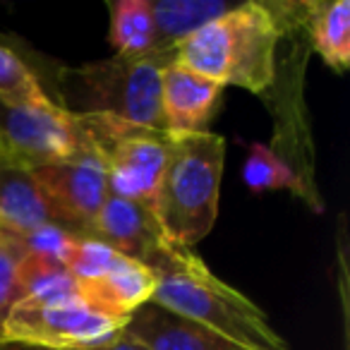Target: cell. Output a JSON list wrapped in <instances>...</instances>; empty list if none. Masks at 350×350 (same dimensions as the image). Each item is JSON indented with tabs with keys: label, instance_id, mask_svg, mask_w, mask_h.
Wrapping results in <instances>:
<instances>
[{
	"label": "cell",
	"instance_id": "cell-1",
	"mask_svg": "<svg viewBox=\"0 0 350 350\" xmlns=\"http://www.w3.org/2000/svg\"><path fill=\"white\" fill-rule=\"evenodd\" d=\"M146 267L156 276L154 305L209 331L230 350H291L269 317L192 250L163 240Z\"/></svg>",
	"mask_w": 350,
	"mask_h": 350
},
{
	"label": "cell",
	"instance_id": "cell-2",
	"mask_svg": "<svg viewBox=\"0 0 350 350\" xmlns=\"http://www.w3.org/2000/svg\"><path fill=\"white\" fill-rule=\"evenodd\" d=\"M283 31L269 3H240L224 17L175 46L173 65L219 87L264 94L276 79V51Z\"/></svg>",
	"mask_w": 350,
	"mask_h": 350
},
{
	"label": "cell",
	"instance_id": "cell-3",
	"mask_svg": "<svg viewBox=\"0 0 350 350\" xmlns=\"http://www.w3.org/2000/svg\"><path fill=\"white\" fill-rule=\"evenodd\" d=\"M226 139L214 132L170 137V154L154 204V219L168 243L197 245L219 216Z\"/></svg>",
	"mask_w": 350,
	"mask_h": 350
},
{
	"label": "cell",
	"instance_id": "cell-4",
	"mask_svg": "<svg viewBox=\"0 0 350 350\" xmlns=\"http://www.w3.org/2000/svg\"><path fill=\"white\" fill-rule=\"evenodd\" d=\"M173 51H154L144 58L113 55L60 72L65 111L79 116H113L149 130L163 127L161 77L173 63Z\"/></svg>",
	"mask_w": 350,
	"mask_h": 350
},
{
	"label": "cell",
	"instance_id": "cell-5",
	"mask_svg": "<svg viewBox=\"0 0 350 350\" xmlns=\"http://www.w3.org/2000/svg\"><path fill=\"white\" fill-rule=\"evenodd\" d=\"M77 116L92 154L101 161L108 192L142 204L154 214L156 195L170 154V137L113 116Z\"/></svg>",
	"mask_w": 350,
	"mask_h": 350
},
{
	"label": "cell",
	"instance_id": "cell-6",
	"mask_svg": "<svg viewBox=\"0 0 350 350\" xmlns=\"http://www.w3.org/2000/svg\"><path fill=\"white\" fill-rule=\"evenodd\" d=\"M127 319L108 317L82 297L63 302L20 300L0 326L3 345L39 350H101L120 338Z\"/></svg>",
	"mask_w": 350,
	"mask_h": 350
},
{
	"label": "cell",
	"instance_id": "cell-7",
	"mask_svg": "<svg viewBox=\"0 0 350 350\" xmlns=\"http://www.w3.org/2000/svg\"><path fill=\"white\" fill-rule=\"evenodd\" d=\"M0 154L3 163L34 170L92 154L77 116L53 98L29 106L0 103Z\"/></svg>",
	"mask_w": 350,
	"mask_h": 350
},
{
	"label": "cell",
	"instance_id": "cell-8",
	"mask_svg": "<svg viewBox=\"0 0 350 350\" xmlns=\"http://www.w3.org/2000/svg\"><path fill=\"white\" fill-rule=\"evenodd\" d=\"M31 175L53 211L55 224L72 235H87L92 221L111 195L101 161L94 154H84L75 161L34 168Z\"/></svg>",
	"mask_w": 350,
	"mask_h": 350
},
{
	"label": "cell",
	"instance_id": "cell-9",
	"mask_svg": "<svg viewBox=\"0 0 350 350\" xmlns=\"http://www.w3.org/2000/svg\"><path fill=\"white\" fill-rule=\"evenodd\" d=\"M224 87L170 63L161 77V116L168 137L206 132Z\"/></svg>",
	"mask_w": 350,
	"mask_h": 350
},
{
	"label": "cell",
	"instance_id": "cell-10",
	"mask_svg": "<svg viewBox=\"0 0 350 350\" xmlns=\"http://www.w3.org/2000/svg\"><path fill=\"white\" fill-rule=\"evenodd\" d=\"M87 238L101 240L118 254L142 264H149L165 240L149 209L116 195L106 197L101 211L89 226Z\"/></svg>",
	"mask_w": 350,
	"mask_h": 350
},
{
	"label": "cell",
	"instance_id": "cell-11",
	"mask_svg": "<svg viewBox=\"0 0 350 350\" xmlns=\"http://www.w3.org/2000/svg\"><path fill=\"white\" fill-rule=\"evenodd\" d=\"M79 297L89 307L118 319H130L139 307L149 305L156 291V276L146 264L120 257L94 281L77 283Z\"/></svg>",
	"mask_w": 350,
	"mask_h": 350
},
{
	"label": "cell",
	"instance_id": "cell-12",
	"mask_svg": "<svg viewBox=\"0 0 350 350\" xmlns=\"http://www.w3.org/2000/svg\"><path fill=\"white\" fill-rule=\"evenodd\" d=\"M120 336L139 345L142 350H230L209 331L154 302L139 307L127 319Z\"/></svg>",
	"mask_w": 350,
	"mask_h": 350
},
{
	"label": "cell",
	"instance_id": "cell-13",
	"mask_svg": "<svg viewBox=\"0 0 350 350\" xmlns=\"http://www.w3.org/2000/svg\"><path fill=\"white\" fill-rule=\"evenodd\" d=\"M49 224H55L53 211L31 170L0 161V228L25 235Z\"/></svg>",
	"mask_w": 350,
	"mask_h": 350
},
{
	"label": "cell",
	"instance_id": "cell-14",
	"mask_svg": "<svg viewBox=\"0 0 350 350\" xmlns=\"http://www.w3.org/2000/svg\"><path fill=\"white\" fill-rule=\"evenodd\" d=\"M238 5L240 3H226V0H151L156 51H173L187 36Z\"/></svg>",
	"mask_w": 350,
	"mask_h": 350
},
{
	"label": "cell",
	"instance_id": "cell-15",
	"mask_svg": "<svg viewBox=\"0 0 350 350\" xmlns=\"http://www.w3.org/2000/svg\"><path fill=\"white\" fill-rule=\"evenodd\" d=\"M314 53L334 72H345L350 65V3L348 0H317L307 22Z\"/></svg>",
	"mask_w": 350,
	"mask_h": 350
},
{
	"label": "cell",
	"instance_id": "cell-16",
	"mask_svg": "<svg viewBox=\"0 0 350 350\" xmlns=\"http://www.w3.org/2000/svg\"><path fill=\"white\" fill-rule=\"evenodd\" d=\"M108 41L122 58H144L156 51V27L151 0H111Z\"/></svg>",
	"mask_w": 350,
	"mask_h": 350
},
{
	"label": "cell",
	"instance_id": "cell-17",
	"mask_svg": "<svg viewBox=\"0 0 350 350\" xmlns=\"http://www.w3.org/2000/svg\"><path fill=\"white\" fill-rule=\"evenodd\" d=\"M17 286L25 302L77 300L79 286L60 259L49 254L25 252L17 267Z\"/></svg>",
	"mask_w": 350,
	"mask_h": 350
},
{
	"label": "cell",
	"instance_id": "cell-18",
	"mask_svg": "<svg viewBox=\"0 0 350 350\" xmlns=\"http://www.w3.org/2000/svg\"><path fill=\"white\" fill-rule=\"evenodd\" d=\"M243 178L250 190L254 192L293 190L297 195H307V187L302 183L300 173L293 165H288V161L273 146L267 144L250 146V156L245 161Z\"/></svg>",
	"mask_w": 350,
	"mask_h": 350
},
{
	"label": "cell",
	"instance_id": "cell-19",
	"mask_svg": "<svg viewBox=\"0 0 350 350\" xmlns=\"http://www.w3.org/2000/svg\"><path fill=\"white\" fill-rule=\"evenodd\" d=\"M44 87L29 65L12 53L8 46H0V103L3 106H29V103H46Z\"/></svg>",
	"mask_w": 350,
	"mask_h": 350
},
{
	"label": "cell",
	"instance_id": "cell-20",
	"mask_svg": "<svg viewBox=\"0 0 350 350\" xmlns=\"http://www.w3.org/2000/svg\"><path fill=\"white\" fill-rule=\"evenodd\" d=\"M120 257L122 254H118L116 250L108 247L101 240L87 238V235H75L68 252H65V257H63V264L75 276V281L84 283V281H94V278H98L101 273H106Z\"/></svg>",
	"mask_w": 350,
	"mask_h": 350
},
{
	"label": "cell",
	"instance_id": "cell-21",
	"mask_svg": "<svg viewBox=\"0 0 350 350\" xmlns=\"http://www.w3.org/2000/svg\"><path fill=\"white\" fill-rule=\"evenodd\" d=\"M22 257H25V247L20 238L0 228V326L12 307L22 300L20 286H17V267Z\"/></svg>",
	"mask_w": 350,
	"mask_h": 350
},
{
	"label": "cell",
	"instance_id": "cell-22",
	"mask_svg": "<svg viewBox=\"0 0 350 350\" xmlns=\"http://www.w3.org/2000/svg\"><path fill=\"white\" fill-rule=\"evenodd\" d=\"M17 238H20L25 252L49 254V257H55L63 262L65 252H68L75 235L70 233V230H65L63 226L49 224V226H41V228L29 230V233H25V235H17Z\"/></svg>",
	"mask_w": 350,
	"mask_h": 350
},
{
	"label": "cell",
	"instance_id": "cell-23",
	"mask_svg": "<svg viewBox=\"0 0 350 350\" xmlns=\"http://www.w3.org/2000/svg\"><path fill=\"white\" fill-rule=\"evenodd\" d=\"M101 350H142V348L132 343V340H127V338H122V336H120V338H116L113 343H108L106 348H101Z\"/></svg>",
	"mask_w": 350,
	"mask_h": 350
},
{
	"label": "cell",
	"instance_id": "cell-24",
	"mask_svg": "<svg viewBox=\"0 0 350 350\" xmlns=\"http://www.w3.org/2000/svg\"><path fill=\"white\" fill-rule=\"evenodd\" d=\"M0 350H39V348H22V345H0Z\"/></svg>",
	"mask_w": 350,
	"mask_h": 350
},
{
	"label": "cell",
	"instance_id": "cell-25",
	"mask_svg": "<svg viewBox=\"0 0 350 350\" xmlns=\"http://www.w3.org/2000/svg\"><path fill=\"white\" fill-rule=\"evenodd\" d=\"M0 161H3V154H0Z\"/></svg>",
	"mask_w": 350,
	"mask_h": 350
},
{
	"label": "cell",
	"instance_id": "cell-26",
	"mask_svg": "<svg viewBox=\"0 0 350 350\" xmlns=\"http://www.w3.org/2000/svg\"><path fill=\"white\" fill-rule=\"evenodd\" d=\"M0 345H3V340H0Z\"/></svg>",
	"mask_w": 350,
	"mask_h": 350
}]
</instances>
